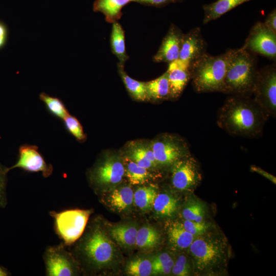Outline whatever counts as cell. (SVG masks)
I'll return each instance as SVG.
<instances>
[{
  "mask_svg": "<svg viewBox=\"0 0 276 276\" xmlns=\"http://www.w3.org/2000/svg\"><path fill=\"white\" fill-rule=\"evenodd\" d=\"M38 150L35 145H21L19 148L17 161L9 168V170L17 168L29 172H40L44 177H49L53 172V166L46 163Z\"/></svg>",
  "mask_w": 276,
  "mask_h": 276,
  "instance_id": "obj_13",
  "label": "cell"
},
{
  "mask_svg": "<svg viewBox=\"0 0 276 276\" xmlns=\"http://www.w3.org/2000/svg\"><path fill=\"white\" fill-rule=\"evenodd\" d=\"M125 174L130 184L138 185L145 183L152 177L148 169L141 167L126 156L124 159Z\"/></svg>",
  "mask_w": 276,
  "mask_h": 276,
  "instance_id": "obj_26",
  "label": "cell"
},
{
  "mask_svg": "<svg viewBox=\"0 0 276 276\" xmlns=\"http://www.w3.org/2000/svg\"><path fill=\"white\" fill-rule=\"evenodd\" d=\"M74 254L88 269L97 271L107 266L116 255L114 243L101 224L93 223L74 249Z\"/></svg>",
  "mask_w": 276,
  "mask_h": 276,
  "instance_id": "obj_3",
  "label": "cell"
},
{
  "mask_svg": "<svg viewBox=\"0 0 276 276\" xmlns=\"http://www.w3.org/2000/svg\"><path fill=\"white\" fill-rule=\"evenodd\" d=\"M126 271L133 276H148L152 274L151 261L144 258H135L128 262Z\"/></svg>",
  "mask_w": 276,
  "mask_h": 276,
  "instance_id": "obj_31",
  "label": "cell"
},
{
  "mask_svg": "<svg viewBox=\"0 0 276 276\" xmlns=\"http://www.w3.org/2000/svg\"><path fill=\"white\" fill-rule=\"evenodd\" d=\"M189 248L195 268L199 272L213 269L225 258V243L220 239L212 236L194 239Z\"/></svg>",
  "mask_w": 276,
  "mask_h": 276,
  "instance_id": "obj_6",
  "label": "cell"
},
{
  "mask_svg": "<svg viewBox=\"0 0 276 276\" xmlns=\"http://www.w3.org/2000/svg\"><path fill=\"white\" fill-rule=\"evenodd\" d=\"M157 194V189L154 186L140 187L133 194L134 203L142 211H149L152 209Z\"/></svg>",
  "mask_w": 276,
  "mask_h": 276,
  "instance_id": "obj_29",
  "label": "cell"
},
{
  "mask_svg": "<svg viewBox=\"0 0 276 276\" xmlns=\"http://www.w3.org/2000/svg\"><path fill=\"white\" fill-rule=\"evenodd\" d=\"M207 44L200 27H195L184 34L179 59L190 65L206 53Z\"/></svg>",
  "mask_w": 276,
  "mask_h": 276,
  "instance_id": "obj_14",
  "label": "cell"
},
{
  "mask_svg": "<svg viewBox=\"0 0 276 276\" xmlns=\"http://www.w3.org/2000/svg\"><path fill=\"white\" fill-rule=\"evenodd\" d=\"M182 223L185 229L195 237L202 236L209 228V224L203 221L185 220Z\"/></svg>",
  "mask_w": 276,
  "mask_h": 276,
  "instance_id": "obj_35",
  "label": "cell"
},
{
  "mask_svg": "<svg viewBox=\"0 0 276 276\" xmlns=\"http://www.w3.org/2000/svg\"><path fill=\"white\" fill-rule=\"evenodd\" d=\"M151 262L152 274H169L174 263L171 257L167 252L156 256Z\"/></svg>",
  "mask_w": 276,
  "mask_h": 276,
  "instance_id": "obj_33",
  "label": "cell"
},
{
  "mask_svg": "<svg viewBox=\"0 0 276 276\" xmlns=\"http://www.w3.org/2000/svg\"><path fill=\"white\" fill-rule=\"evenodd\" d=\"M124 65L118 62V70L128 92L136 100L147 101L145 82L139 81L129 77L124 70Z\"/></svg>",
  "mask_w": 276,
  "mask_h": 276,
  "instance_id": "obj_25",
  "label": "cell"
},
{
  "mask_svg": "<svg viewBox=\"0 0 276 276\" xmlns=\"http://www.w3.org/2000/svg\"><path fill=\"white\" fill-rule=\"evenodd\" d=\"M11 275L8 270L3 266H0V276H8Z\"/></svg>",
  "mask_w": 276,
  "mask_h": 276,
  "instance_id": "obj_42",
  "label": "cell"
},
{
  "mask_svg": "<svg viewBox=\"0 0 276 276\" xmlns=\"http://www.w3.org/2000/svg\"><path fill=\"white\" fill-rule=\"evenodd\" d=\"M168 77L170 89V98L176 99L179 97L191 79L188 67H178L168 69Z\"/></svg>",
  "mask_w": 276,
  "mask_h": 276,
  "instance_id": "obj_17",
  "label": "cell"
},
{
  "mask_svg": "<svg viewBox=\"0 0 276 276\" xmlns=\"http://www.w3.org/2000/svg\"><path fill=\"white\" fill-rule=\"evenodd\" d=\"M182 1V0H132V2L157 8L165 7L170 4L179 3Z\"/></svg>",
  "mask_w": 276,
  "mask_h": 276,
  "instance_id": "obj_38",
  "label": "cell"
},
{
  "mask_svg": "<svg viewBox=\"0 0 276 276\" xmlns=\"http://www.w3.org/2000/svg\"><path fill=\"white\" fill-rule=\"evenodd\" d=\"M110 42L112 53L119 63L124 64L129 57L126 53L124 31L118 21L112 23Z\"/></svg>",
  "mask_w": 276,
  "mask_h": 276,
  "instance_id": "obj_23",
  "label": "cell"
},
{
  "mask_svg": "<svg viewBox=\"0 0 276 276\" xmlns=\"http://www.w3.org/2000/svg\"><path fill=\"white\" fill-rule=\"evenodd\" d=\"M137 229L130 223L116 225L110 229L112 238L121 246L130 248L135 245Z\"/></svg>",
  "mask_w": 276,
  "mask_h": 276,
  "instance_id": "obj_24",
  "label": "cell"
},
{
  "mask_svg": "<svg viewBox=\"0 0 276 276\" xmlns=\"http://www.w3.org/2000/svg\"><path fill=\"white\" fill-rule=\"evenodd\" d=\"M268 28L276 33V10L273 9L267 16L263 22Z\"/></svg>",
  "mask_w": 276,
  "mask_h": 276,
  "instance_id": "obj_39",
  "label": "cell"
},
{
  "mask_svg": "<svg viewBox=\"0 0 276 276\" xmlns=\"http://www.w3.org/2000/svg\"><path fill=\"white\" fill-rule=\"evenodd\" d=\"M205 213L204 204L197 200L189 201L182 211V216L185 220L196 222L203 221Z\"/></svg>",
  "mask_w": 276,
  "mask_h": 276,
  "instance_id": "obj_32",
  "label": "cell"
},
{
  "mask_svg": "<svg viewBox=\"0 0 276 276\" xmlns=\"http://www.w3.org/2000/svg\"><path fill=\"white\" fill-rule=\"evenodd\" d=\"M250 170L251 172H255L259 174L260 175L263 176L266 179L270 180L273 183H276V177L273 175L269 173L264 170L260 168L259 167L252 165L250 167Z\"/></svg>",
  "mask_w": 276,
  "mask_h": 276,
  "instance_id": "obj_40",
  "label": "cell"
},
{
  "mask_svg": "<svg viewBox=\"0 0 276 276\" xmlns=\"http://www.w3.org/2000/svg\"><path fill=\"white\" fill-rule=\"evenodd\" d=\"M63 121L65 128L70 133L80 142L84 141L85 134L82 125L76 117L69 114Z\"/></svg>",
  "mask_w": 276,
  "mask_h": 276,
  "instance_id": "obj_34",
  "label": "cell"
},
{
  "mask_svg": "<svg viewBox=\"0 0 276 276\" xmlns=\"http://www.w3.org/2000/svg\"><path fill=\"white\" fill-rule=\"evenodd\" d=\"M147 101H160L169 99L170 89L166 71L159 77L145 82Z\"/></svg>",
  "mask_w": 276,
  "mask_h": 276,
  "instance_id": "obj_22",
  "label": "cell"
},
{
  "mask_svg": "<svg viewBox=\"0 0 276 276\" xmlns=\"http://www.w3.org/2000/svg\"><path fill=\"white\" fill-rule=\"evenodd\" d=\"M171 271L175 275L187 276L190 273V266L187 258L183 256H179L174 263Z\"/></svg>",
  "mask_w": 276,
  "mask_h": 276,
  "instance_id": "obj_37",
  "label": "cell"
},
{
  "mask_svg": "<svg viewBox=\"0 0 276 276\" xmlns=\"http://www.w3.org/2000/svg\"><path fill=\"white\" fill-rule=\"evenodd\" d=\"M133 191L130 186H125L113 190L106 198L109 206L119 212L130 209L134 203Z\"/></svg>",
  "mask_w": 276,
  "mask_h": 276,
  "instance_id": "obj_21",
  "label": "cell"
},
{
  "mask_svg": "<svg viewBox=\"0 0 276 276\" xmlns=\"http://www.w3.org/2000/svg\"><path fill=\"white\" fill-rule=\"evenodd\" d=\"M62 243L48 246L42 258L47 276H73L79 272L78 263L73 254L65 248Z\"/></svg>",
  "mask_w": 276,
  "mask_h": 276,
  "instance_id": "obj_8",
  "label": "cell"
},
{
  "mask_svg": "<svg viewBox=\"0 0 276 276\" xmlns=\"http://www.w3.org/2000/svg\"><path fill=\"white\" fill-rule=\"evenodd\" d=\"M171 167V183L179 191H191L201 180L197 163L190 154L178 160Z\"/></svg>",
  "mask_w": 276,
  "mask_h": 276,
  "instance_id": "obj_12",
  "label": "cell"
},
{
  "mask_svg": "<svg viewBox=\"0 0 276 276\" xmlns=\"http://www.w3.org/2000/svg\"><path fill=\"white\" fill-rule=\"evenodd\" d=\"M92 212L91 210L82 209L50 212L54 219L55 232L66 246L73 245L82 236Z\"/></svg>",
  "mask_w": 276,
  "mask_h": 276,
  "instance_id": "obj_5",
  "label": "cell"
},
{
  "mask_svg": "<svg viewBox=\"0 0 276 276\" xmlns=\"http://www.w3.org/2000/svg\"><path fill=\"white\" fill-rule=\"evenodd\" d=\"M9 168L0 163V208H5L8 203L7 195V173Z\"/></svg>",
  "mask_w": 276,
  "mask_h": 276,
  "instance_id": "obj_36",
  "label": "cell"
},
{
  "mask_svg": "<svg viewBox=\"0 0 276 276\" xmlns=\"http://www.w3.org/2000/svg\"><path fill=\"white\" fill-rule=\"evenodd\" d=\"M7 37V30L3 24L0 23V48L5 43Z\"/></svg>",
  "mask_w": 276,
  "mask_h": 276,
  "instance_id": "obj_41",
  "label": "cell"
},
{
  "mask_svg": "<svg viewBox=\"0 0 276 276\" xmlns=\"http://www.w3.org/2000/svg\"><path fill=\"white\" fill-rule=\"evenodd\" d=\"M130 2L132 0H96L93 10L102 13L107 22L113 23L121 18L123 8Z\"/></svg>",
  "mask_w": 276,
  "mask_h": 276,
  "instance_id": "obj_18",
  "label": "cell"
},
{
  "mask_svg": "<svg viewBox=\"0 0 276 276\" xmlns=\"http://www.w3.org/2000/svg\"><path fill=\"white\" fill-rule=\"evenodd\" d=\"M267 119L251 96L230 95L218 110L217 124L232 135L255 137L262 134Z\"/></svg>",
  "mask_w": 276,
  "mask_h": 276,
  "instance_id": "obj_1",
  "label": "cell"
},
{
  "mask_svg": "<svg viewBox=\"0 0 276 276\" xmlns=\"http://www.w3.org/2000/svg\"><path fill=\"white\" fill-rule=\"evenodd\" d=\"M183 34L178 27L172 24L153 58V61L169 63L178 59Z\"/></svg>",
  "mask_w": 276,
  "mask_h": 276,
  "instance_id": "obj_15",
  "label": "cell"
},
{
  "mask_svg": "<svg viewBox=\"0 0 276 276\" xmlns=\"http://www.w3.org/2000/svg\"><path fill=\"white\" fill-rule=\"evenodd\" d=\"M155 213L162 217H171L177 209V201L168 193L157 194L153 205Z\"/></svg>",
  "mask_w": 276,
  "mask_h": 276,
  "instance_id": "obj_27",
  "label": "cell"
},
{
  "mask_svg": "<svg viewBox=\"0 0 276 276\" xmlns=\"http://www.w3.org/2000/svg\"><path fill=\"white\" fill-rule=\"evenodd\" d=\"M232 50L217 56L206 53L190 65L191 79L196 92H223Z\"/></svg>",
  "mask_w": 276,
  "mask_h": 276,
  "instance_id": "obj_4",
  "label": "cell"
},
{
  "mask_svg": "<svg viewBox=\"0 0 276 276\" xmlns=\"http://www.w3.org/2000/svg\"><path fill=\"white\" fill-rule=\"evenodd\" d=\"M241 48L275 61L276 33L258 21L251 28Z\"/></svg>",
  "mask_w": 276,
  "mask_h": 276,
  "instance_id": "obj_11",
  "label": "cell"
},
{
  "mask_svg": "<svg viewBox=\"0 0 276 276\" xmlns=\"http://www.w3.org/2000/svg\"><path fill=\"white\" fill-rule=\"evenodd\" d=\"M150 146L158 166H171L178 160L190 154L186 142L172 134H163L153 141Z\"/></svg>",
  "mask_w": 276,
  "mask_h": 276,
  "instance_id": "obj_10",
  "label": "cell"
},
{
  "mask_svg": "<svg viewBox=\"0 0 276 276\" xmlns=\"http://www.w3.org/2000/svg\"><path fill=\"white\" fill-rule=\"evenodd\" d=\"M124 175L123 162L118 156L110 155L97 163L89 172L88 178L96 190H102L119 183Z\"/></svg>",
  "mask_w": 276,
  "mask_h": 276,
  "instance_id": "obj_9",
  "label": "cell"
},
{
  "mask_svg": "<svg viewBox=\"0 0 276 276\" xmlns=\"http://www.w3.org/2000/svg\"><path fill=\"white\" fill-rule=\"evenodd\" d=\"M39 98L45 104L49 112L54 116L63 120L69 112L63 102L57 97H52L45 93L39 95Z\"/></svg>",
  "mask_w": 276,
  "mask_h": 276,
  "instance_id": "obj_30",
  "label": "cell"
},
{
  "mask_svg": "<svg viewBox=\"0 0 276 276\" xmlns=\"http://www.w3.org/2000/svg\"><path fill=\"white\" fill-rule=\"evenodd\" d=\"M167 235L170 245L176 250L189 248L195 239L194 236L185 229L182 223L178 221L169 224Z\"/></svg>",
  "mask_w": 276,
  "mask_h": 276,
  "instance_id": "obj_20",
  "label": "cell"
},
{
  "mask_svg": "<svg viewBox=\"0 0 276 276\" xmlns=\"http://www.w3.org/2000/svg\"><path fill=\"white\" fill-rule=\"evenodd\" d=\"M127 151V156L141 167L150 169L158 166L150 144L131 142L128 145Z\"/></svg>",
  "mask_w": 276,
  "mask_h": 276,
  "instance_id": "obj_16",
  "label": "cell"
},
{
  "mask_svg": "<svg viewBox=\"0 0 276 276\" xmlns=\"http://www.w3.org/2000/svg\"><path fill=\"white\" fill-rule=\"evenodd\" d=\"M160 238L156 228L149 225L144 226L137 231L135 245L142 249H151L158 244Z\"/></svg>",
  "mask_w": 276,
  "mask_h": 276,
  "instance_id": "obj_28",
  "label": "cell"
},
{
  "mask_svg": "<svg viewBox=\"0 0 276 276\" xmlns=\"http://www.w3.org/2000/svg\"><path fill=\"white\" fill-rule=\"evenodd\" d=\"M251 0H217L212 3L203 5V24L218 19L235 7Z\"/></svg>",
  "mask_w": 276,
  "mask_h": 276,
  "instance_id": "obj_19",
  "label": "cell"
},
{
  "mask_svg": "<svg viewBox=\"0 0 276 276\" xmlns=\"http://www.w3.org/2000/svg\"><path fill=\"white\" fill-rule=\"evenodd\" d=\"M258 71L256 54L242 48L232 49L222 93L251 96Z\"/></svg>",
  "mask_w": 276,
  "mask_h": 276,
  "instance_id": "obj_2",
  "label": "cell"
},
{
  "mask_svg": "<svg viewBox=\"0 0 276 276\" xmlns=\"http://www.w3.org/2000/svg\"><path fill=\"white\" fill-rule=\"evenodd\" d=\"M252 95L268 119L276 114V65H266L258 70Z\"/></svg>",
  "mask_w": 276,
  "mask_h": 276,
  "instance_id": "obj_7",
  "label": "cell"
}]
</instances>
